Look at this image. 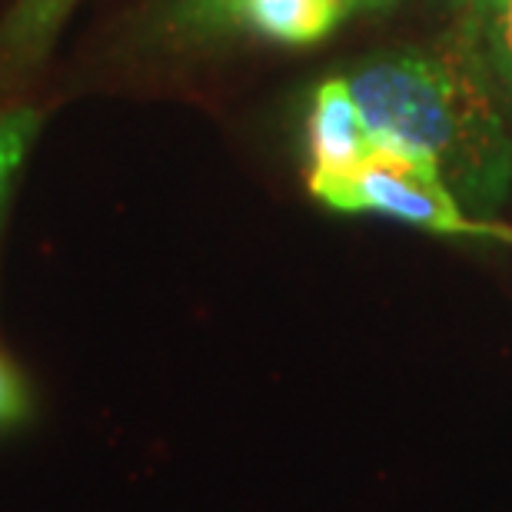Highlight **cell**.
I'll return each instance as SVG.
<instances>
[{
	"label": "cell",
	"mask_w": 512,
	"mask_h": 512,
	"mask_svg": "<svg viewBox=\"0 0 512 512\" xmlns=\"http://www.w3.org/2000/svg\"><path fill=\"white\" fill-rule=\"evenodd\" d=\"M350 87L373 137L433 163L466 210L486 213L506 200L512 143L466 40L376 60Z\"/></svg>",
	"instance_id": "cell-1"
},
{
	"label": "cell",
	"mask_w": 512,
	"mask_h": 512,
	"mask_svg": "<svg viewBox=\"0 0 512 512\" xmlns=\"http://www.w3.org/2000/svg\"><path fill=\"white\" fill-rule=\"evenodd\" d=\"M310 190L316 200L340 213H380V217H393L419 230L449 233V237L512 240V233L499 223L476 220L446 187L433 163L393 143L376 140L363 163L333 180L310 183Z\"/></svg>",
	"instance_id": "cell-2"
},
{
	"label": "cell",
	"mask_w": 512,
	"mask_h": 512,
	"mask_svg": "<svg viewBox=\"0 0 512 512\" xmlns=\"http://www.w3.org/2000/svg\"><path fill=\"white\" fill-rule=\"evenodd\" d=\"M376 147L350 80H326L310 110V183L333 180Z\"/></svg>",
	"instance_id": "cell-3"
},
{
	"label": "cell",
	"mask_w": 512,
	"mask_h": 512,
	"mask_svg": "<svg viewBox=\"0 0 512 512\" xmlns=\"http://www.w3.org/2000/svg\"><path fill=\"white\" fill-rule=\"evenodd\" d=\"M77 0H17L0 27V64L30 67L47 54Z\"/></svg>",
	"instance_id": "cell-4"
},
{
	"label": "cell",
	"mask_w": 512,
	"mask_h": 512,
	"mask_svg": "<svg viewBox=\"0 0 512 512\" xmlns=\"http://www.w3.org/2000/svg\"><path fill=\"white\" fill-rule=\"evenodd\" d=\"M37 127H40L37 110L20 107L0 114V210H4L10 180H14L17 167L24 163L30 143L37 137Z\"/></svg>",
	"instance_id": "cell-5"
},
{
	"label": "cell",
	"mask_w": 512,
	"mask_h": 512,
	"mask_svg": "<svg viewBox=\"0 0 512 512\" xmlns=\"http://www.w3.org/2000/svg\"><path fill=\"white\" fill-rule=\"evenodd\" d=\"M27 416V389L14 373V366L0 360V426L20 423Z\"/></svg>",
	"instance_id": "cell-6"
},
{
	"label": "cell",
	"mask_w": 512,
	"mask_h": 512,
	"mask_svg": "<svg viewBox=\"0 0 512 512\" xmlns=\"http://www.w3.org/2000/svg\"><path fill=\"white\" fill-rule=\"evenodd\" d=\"M493 10V44H496V60L506 74V84L512 90V0H489Z\"/></svg>",
	"instance_id": "cell-7"
}]
</instances>
